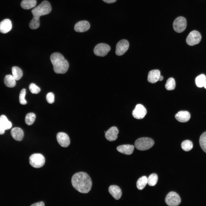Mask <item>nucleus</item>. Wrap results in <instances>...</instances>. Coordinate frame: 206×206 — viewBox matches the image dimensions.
Wrapping results in <instances>:
<instances>
[{
  "label": "nucleus",
  "mask_w": 206,
  "mask_h": 206,
  "mask_svg": "<svg viewBox=\"0 0 206 206\" xmlns=\"http://www.w3.org/2000/svg\"><path fill=\"white\" fill-rule=\"evenodd\" d=\"M161 75L160 71L158 70H154L150 71L148 74V81L151 83L157 82Z\"/></svg>",
  "instance_id": "20"
},
{
  "label": "nucleus",
  "mask_w": 206,
  "mask_h": 206,
  "mask_svg": "<svg viewBox=\"0 0 206 206\" xmlns=\"http://www.w3.org/2000/svg\"><path fill=\"white\" fill-rule=\"evenodd\" d=\"M39 17L33 16L29 23V27L32 29L38 28L40 25Z\"/></svg>",
  "instance_id": "26"
},
{
  "label": "nucleus",
  "mask_w": 206,
  "mask_h": 206,
  "mask_svg": "<svg viewBox=\"0 0 206 206\" xmlns=\"http://www.w3.org/2000/svg\"><path fill=\"white\" fill-rule=\"evenodd\" d=\"M46 99L49 103L52 104L54 101V94L51 92L48 93L46 95Z\"/></svg>",
  "instance_id": "35"
},
{
  "label": "nucleus",
  "mask_w": 206,
  "mask_h": 206,
  "mask_svg": "<svg viewBox=\"0 0 206 206\" xmlns=\"http://www.w3.org/2000/svg\"><path fill=\"white\" fill-rule=\"evenodd\" d=\"M134 149V146L130 144H124L118 146L116 149L119 152L126 155L131 154Z\"/></svg>",
  "instance_id": "19"
},
{
  "label": "nucleus",
  "mask_w": 206,
  "mask_h": 206,
  "mask_svg": "<svg viewBox=\"0 0 206 206\" xmlns=\"http://www.w3.org/2000/svg\"><path fill=\"white\" fill-rule=\"evenodd\" d=\"M12 24L10 20L5 19L0 23V32L3 33H6L11 29Z\"/></svg>",
  "instance_id": "15"
},
{
  "label": "nucleus",
  "mask_w": 206,
  "mask_h": 206,
  "mask_svg": "<svg viewBox=\"0 0 206 206\" xmlns=\"http://www.w3.org/2000/svg\"><path fill=\"white\" fill-rule=\"evenodd\" d=\"M154 144V142L152 139L148 137H142L136 140L134 145L137 149L145 150L150 148Z\"/></svg>",
  "instance_id": "4"
},
{
  "label": "nucleus",
  "mask_w": 206,
  "mask_h": 206,
  "mask_svg": "<svg viewBox=\"0 0 206 206\" xmlns=\"http://www.w3.org/2000/svg\"><path fill=\"white\" fill-rule=\"evenodd\" d=\"M158 180L157 175L155 173L152 174L147 178V183L150 186H154L156 184Z\"/></svg>",
  "instance_id": "29"
},
{
  "label": "nucleus",
  "mask_w": 206,
  "mask_h": 206,
  "mask_svg": "<svg viewBox=\"0 0 206 206\" xmlns=\"http://www.w3.org/2000/svg\"><path fill=\"white\" fill-rule=\"evenodd\" d=\"M26 93V90L24 88L22 89L20 91L19 95V101L21 104L25 105L27 103L25 98Z\"/></svg>",
  "instance_id": "33"
},
{
  "label": "nucleus",
  "mask_w": 206,
  "mask_h": 206,
  "mask_svg": "<svg viewBox=\"0 0 206 206\" xmlns=\"http://www.w3.org/2000/svg\"><path fill=\"white\" fill-rule=\"evenodd\" d=\"M147 183V178L146 176H143L138 180L136 186L138 189L142 190L145 187Z\"/></svg>",
  "instance_id": "25"
},
{
  "label": "nucleus",
  "mask_w": 206,
  "mask_h": 206,
  "mask_svg": "<svg viewBox=\"0 0 206 206\" xmlns=\"http://www.w3.org/2000/svg\"><path fill=\"white\" fill-rule=\"evenodd\" d=\"M0 122L5 130L9 129L12 127L11 123L8 120L7 118L4 115H2L0 116Z\"/></svg>",
  "instance_id": "24"
},
{
  "label": "nucleus",
  "mask_w": 206,
  "mask_h": 206,
  "mask_svg": "<svg viewBox=\"0 0 206 206\" xmlns=\"http://www.w3.org/2000/svg\"><path fill=\"white\" fill-rule=\"evenodd\" d=\"M187 25L186 19L182 16L177 18L174 21L173 24V28L174 30L179 33L183 31L186 29Z\"/></svg>",
  "instance_id": "7"
},
{
  "label": "nucleus",
  "mask_w": 206,
  "mask_h": 206,
  "mask_svg": "<svg viewBox=\"0 0 206 206\" xmlns=\"http://www.w3.org/2000/svg\"><path fill=\"white\" fill-rule=\"evenodd\" d=\"M163 77L162 76L160 75L158 81H161L163 80Z\"/></svg>",
  "instance_id": "39"
},
{
  "label": "nucleus",
  "mask_w": 206,
  "mask_h": 206,
  "mask_svg": "<svg viewBox=\"0 0 206 206\" xmlns=\"http://www.w3.org/2000/svg\"><path fill=\"white\" fill-rule=\"evenodd\" d=\"M90 25L88 21L83 20L77 22L75 24L74 29L78 32H83L88 31L90 28Z\"/></svg>",
  "instance_id": "13"
},
{
  "label": "nucleus",
  "mask_w": 206,
  "mask_h": 206,
  "mask_svg": "<svg viewBox=\"0 0 206 206\" xmlns=\"http://www.w3.org/2000/svg\"><path fill=\"white\" fill-rule=\"evenodd\" d=\"M45 159L44 157L40 153H34L29 158V163L33 167L39 168L43 167L45 164Z\"/></svg>",
  "instance_id": "5"
},
{
  "label": "nucleus",
  "mask_w": 206,
  "mask_h": 206,
  "mask_svg": "<svg viewBox=\"0 0 206 206\" xmlns=\"http://www.w3.org/2000/svg\"><path fill=\"white\" fill-rule=\"evenodd\" d=\"M104 2L108 3H112L115 2L117 0H102Z\"/></svg>",
  "instance_id": "38"
},
{
  "label": "nucleus",
  "mask_w": 206,
  "mask_h": 206,
  "mask_svg": "<svg viewBox=\"0 0 206 206\" xmlns=\"http://www.w3.org/2000/svg\"><path fill=\"white\" fill-rule=\"evenodd\" d=\"M71 182L75 189L83 193L89 192L92 186V181L90 177L84 172H79L74 174L72 178Z\"/></svg>",
  "instance_id": "1"
},
{
  "label": "nucleus",
  "mask_w": 206,
  "mask_h": 206,
  "mask_svg": "<svg viewBox=\"0 0 206 206\" xmlns=\"http://www.w3.org/2000/svg\"><path fill=\"white\" fill-rule=\"evenodd\" d=\"M11 134L13 139L19 141L22 140L24 136L23 131L19 127H15L12 128L11 130Z\"/></svg>",
  "instance_id": "18"
},
{
  "label": "nucleus",
  "mask_w": 206,
  "mask_h": 206,
  "mask_svg": "<svg viewBox=\"0 0 206 206\" xmlns=\"http://www.w3.org/2000/svg\"><path fill=\"white\" fill-rule=\"evenodd\" d=\"M36 118L35 114L33 113L30 112L26 114L25 118V122L26 124L30 126L34 122Z\"/></svg>",
  "instance_id": "27"
},
{
  "label": "nucleus",
  "mask_w": 206,
  "mask_h": 206,
  "mask_svg": "<svg viewBox=\"0 0 206 206\" xmlns=\"http://www.w3.org/2000/svg\"><path fill=\"white\" fill-rule=\"evenodd\" d=\"M44 203L43 201L35 203L31 205V206H44Z\"/></svg>",
  "instance_id": "36"
},
{
  "label": "nucleus",
  "mask_w": 206,
  "mask_h": 206,
  "mask_svg": "<svg viewBox=\"0 0 206 206\" xmlns=\"http://www.w3.org/2000/svg\"><path fill=\"white\" fill-rule=\"evenodd\" d=\"M204 88H205V89H206V82H205V85H204Z\"/></svg>",
  "instance_id": "40"
},
{
  "label": "nucleus",
  "mask_w": 206,
  "mask_h": 206,
  "mask_svg": "<svg viewBox=\"0 0 206 206\" xmlns=\"http://www.w3.org/2000/svg\"><path fill=\"white\" fill-rule=\"evenodd\" d=\"M181 199L179 195L176 193L172 191L167 195L165 201L167 205L170 206H177L181 202Z\"/></svg>",
  "instance_id": "6"
},
{
  "label": "nucleus",
  "mask_w": 206,
  "mask_h": 206,
  "mask_svg": "<svg viewBox=\"0 0 206 206\" xmlns=\"http://www.w3.org/2000/svg\"><path fill=\"white\" fill-rule=\"evenodd\" d=\"M118 132V130L116 127H112L105 132V137L109 141H114L117 138Z\"/></svg>",
  "instance_id": "14"
},
{
  "label": "nucleus",
  "mask_w": 206,
  "mask_h": 206,
  "mask_svg": "<svg viewBox=\"0 0 206 206\" xmlns=\"http://www.w3.org/2000/svg\"><path fill=\"white\" fill-rule=\"evenodd\" d=\"M36 3V0H23L21 6L24 9H29L35 6Z\"/></svg>",
  "instance_id": "21"
},
{
  "label": "nucleus",
  "mask_w": 206,
  "mask_h": 206,
  "mask_svg": "<svg viewBox=\"0 0 206 206\" xmlns=\"http://www.w3.org/2000/svg\"><path fill=\"white\" fill-rule=\"evenodd\" d=\"M52 10L51 5L49 2L45 0L31 10L33 16L39 17L40 16L49 13Z\"/></svg>",
  "instance_id": "3"
},
{
  "label": "nucleus",
  "mask_w": 206,
  "mask_h": 206,
  "mask_svg": "<svg viewBox=\"0 0 206 206\" xmlns=\"http://www.w3.org/2000/svg\"><path fill=\"white\" fill-rule=\"evenodd\" d=\"M50 59L56 73L64 74L67 71L69 67V63L60 53H53L50 56Z\"/></svg>",
  "instance_id": "2"
},
{
  "label": "nucleus",
  "mask_w": 206,
  "mask_h": 206,
  "mask_svg": "<svg viewBox=\"0 0 206 206\" xmlns=\"http://www.w3.org/2000/svg\"><path fill=\"white\" fill-rule=\"evenodd\" d=\"M199 142L201 148L206 153V131L203 132L201 136Z\"/></svg>",
  "instance_id": "32"
},
{
  "label": "nucleus",
  "mask_w": 206,
  "mask_h": 206,
  "mask_svg": "<svg viewBox=\"0 0 206 206\" xmlns=\"http://www.w3.org/2000/svg\"><path fill=\"white\" fill-rule=\"evenodd\" d=\"M109 193L116 200L119 199L122 195V191L120 188L116 185L110 186L108 188Z\"/></svg>",
  "instance_id": "17"
},
{
  "label": "nucleus",
  "mask_w": 206,
  "mask_h": 206,
  "mask_svg": "<svg viewBox=\"0 0 206 206\" xmlns=\"http://www.w3.org/2000/svg\"><path fill=\"white\" fill-rule=\"evenodd\" d=\"M201 39L200 33L197 31L193 30L187 36L186 41L189 45L193 46L199 43Z\"/></svg>",
  "instance_id": "8"
},
{
  "label": "nucleus",
  "mask_w": 206,
  "mask_h": 206,
  "mask_svg": "<svg viewBox=\"0 0 206 206\" xmlns=\"http://www.w3.org/2000/svg\"><path fill=\"white\" fill-rule=\"evenodd\" d=\"M175 85L174 79L173 78H170L167 80L165 85V87L167 90H171L175 89Z\"/></svg>",
  "instance_id": "31"
},
{
  "label": "nucleus",
  "mask_w": 206,
  "mask_h": 206,
  "mask_svg": "<svg viewBox=\"0 0 206 206\" xmlns=\"http://www.w3.org/2000/svg\"><path fill=\"white\" fill-rule=\"evenodd\" d=\"M182 149L184 151H188L192 149L193 147L192 142L189 140H186L183 141L181 144Z\"/></svg>",
  "instance_id": "30"
},
{
  "label": "nucleus",
  "mask_w": 206,
  "mask_h": 206,
  "mask_svg": "<svg viewBox=\"0 0 206 206\" xmlns=\"http://www.w3.org/2000/svg\"><path fill=\"white\" fill-rule=\"evenodd\" d=\"M12 76L16 80H20L23 76V72L19 68L13 66L12 68Z\"/></svg>",
  "instance_id": "23"
},
{
  "label": "nucleus",
  "mask_w": 206,
  "mask_h": 206,
  "mask_svg": "<svg viewBox=\"0 0 206 206\" xmlns=\"http://www.w3.org/2000/svg\"><path fill=\"white\" fill-rule=\"evenodd\" d=\"M5 130L0 122V134H3L5 132Z\"/></svg>",
  "instance_id": "37"
},
{
  "label": "nucleus",
  "mask_w": 206,
  "mask_h": 206,
  "mask_svg": "<svg viewBox=\"0 0 206 206\" xmlns=\"http://www.w3.org/2000/svg\"><path fill=\"white\" fill-rule=\"evenodd\" d=\"M190 117V113L186 111H180L175 115V118L177 120L181 122H185L188 121Z\"/></svg>",
  "instance_id": "16"
},
{
  "label": "nucleus",
  "mask_w": 206,
  "mask_h": 206,
  "mask_svg": "<svg viewBox=\"0 0 206 206\" xmlns=\"http://www.w3.org/2000/svg\"><path fill=\"white\" fill-rule=\"evenodd\" d=\"M110 50V46L104 43H100L97 45L94 49V54L96 56L104 57Z\"/></svg>",
  "instance_id": "9"
},
{
  "label": "nucleus",
  "mask_w": 206,
  "mask_h": 206,
  "mask_svg": "<svg viewBox=\"0 0 206 206\" xmlns=\"http://www.w3.org/2000/svg\"><path fill=\"white\" fill-rule=\"evenodd\" d=\"M147 113L146 109L142 104L136 105L132 111V115L135 118L140 119L144 118Z\"/></svg>",
  "instance_id": "11"
},
{
  "label": "nucleus",
  "mask_w": 206,
  "mask_h": 206,
  "mask_svg": "<svg viewBox=\"0 0 206 206\" xmlns=\"http://www.w3.org/2000/svg\"><path fill=\"white\" fill-rule=\"evenodd\" d=\"M206 82V77L204 74L199 76L195 79L196 84L199 87L201 88L204 86Z\"/></svg>",
  "instance_id": "28"
},
{
  "label": "nucleus",
  "mask_w": 206,
  "mask_h": 206,
  "mask_svg": "<svg viewBox=\"0 0 206 206\" xmlns=\"http://www.w3.org/2000/svg\"><path fill=\"white\" fill-rule=\"evenodd\" d=\"M15 80L12 75H7L4 78V82L5 85L9 88H13L16 85Z\"/></svg>",
  "instance_id": "22"
},
{
  "label": "nucleus",
  "mask_w": 206,
  "mask_h": 206,
  "mask_svg": "<svg viewBox=\"0 0 206 206\" xmlns=\"http://www.w3.org/2000/svg\"><path fill=\"white\" fill-rule=\"evenodd\" d=\"M129 45V42L127 40L123 39L120 41L116 45V54L118 56L123 55L128 50Z\"/></svg>",
  "instance_id": "10"
},
{
  "label": "nucleus",
  "mask_w": 206,
  "mask_h": 206,
  "mask_svg": "<svg viewBox=\"0 0 206 206\" xmlns=\"http://www.w3.org/2000/svg\"><path fill=\"white\" fill-rule=\"evenodd\" d=\"M29 89L31 92L33 94H37L40 91V88L33 83L29 85Z\"/></svg>",
  "instance_id": "34"
},
{
  "label": "nucleus",
  "mask_w": 206,
  "mask_h": 206,
  "mask_svg": "<svg viewBox=\"0 0 206 206\" xmlns=\"http://www.w3.org/2000/svg\"><path fill=\"white\" fill-rule=\"evenodd\" d=\"M57 140L59 144L62 147H67L70 143V140L68 135L63 132L58 133L57 135Z\"/></svg>",
  "instance_id": "12"
}]
</instances>
